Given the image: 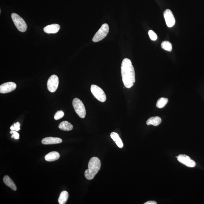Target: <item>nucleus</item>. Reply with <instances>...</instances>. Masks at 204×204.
I'll list each match as a JSON object with an SVG mask.
<instances>
[{"label":"nucleus","instance_id":"obj_1","mask_svg":"<svg viewBox=\"0 0 204 204\" xmlns=\"http://www.w3.org/2000/svg\"><path fill=\"white\" fill-rule=\"evenodd\" d=\"M121 74L125 87L130 88L135 82V72L131 60L128 58L123 60L121 65Z\"/></svg>","mask_w":204,"mask_h":204},{"label":"nucleus","instance_id":"obj_2","mask_svg":"<svg viewBox=\"0 0 204 204\" xmlns=\"http://www.w3.org/2000/svg\"><path fill=\"white\" fill-rule=\"evenodd\" d=\"M101 162L97 157H92L89 161L88 169L86 170L84 175L87 180L93 179L100 169Z\"/></svg>","mask_w":204,"mask_h":204},{"label":"nucleus","instance_id":"obj_3","mask_svg":"<svg viewBox=\"0 0 204 204\" xmlns=\"http://www.w3.org/2000/svg\"><path fill=\"white\" fill-rule=\"evenodd\" d=\"M11 16L13 23L19 31L22 32L26 31L27 27L24 20L19 15L15 13H13Z\"/></svg>","mask_w":204,"mask_h":204},{"label":"nucleus","instance_id":"obj_4","mask_svg":"<svg viewBox=\"0 0 204 204\" xmlns=\"http://www.w3.org/2000/svg\"><path fill=\"white\" fill-rule=\"evenodd\" d=\"M73 107L76 112L82 119L85 118L86 115V110L83 102L80 99L75 98L72 102Z\"/></svg>","mask_w":204,"mask_h":204},{"label":"nucleus","instance_id":"obj_5","mask_svg":"<svg viewBox=\"0 0 204 204\" xmlns=\"http://www.w3.org/2000/svg\"><path fill=\"white\" fill-rule=\"evenodd\" d=\"M91 92L96 99L101 102H104L106 100L105 92L100 87L97 85H92L90 88Z\"/></svg>","mask_w":204,"mask_h":204},{"label":"nucleus","instance_id":"obj_6","mask_svg":"<svg viewBox=\"0 0 204 204\" xmlns=\"http://www.w3.org/2000/svg\"><path fill=\"white\" fill-rule=\"evenodd\" d=\"M109 31V27L107 23L103 24L98 31L94 35L93 41L95 43L103 39L107 36Z\"/></svg>","mask_w":204,"mask_h":204},{"label":"nucleus","instance_id":"obj_7","mask_svg":"<svg viewBox=\"0 0 204 204\" xmlns=\"http://www.w3.org/2000/svg\"><path fill=\"white\" fill-rule=\"evenodd\" d=\"M59 83L58 77L55 75H52L49 78L47 83L48 90L52 93L55 92L58 89Z\"/></svg>","mask_w":204,"mask_h":204},{"label":"nucleus","instance_id":"obj_8","mask_svg":"<svg viewBox=\"0 0 204 204\" xmlns=\"http://www.w3.org/2000/svg\"><path fill=\"white\" fill-rule=\"evenodd\" d=\"M177 158L178 161L188 167H194L196 165L195 162L186 155L180 154Z\"/></svg>","mask_w":204,"mask_h":204},{"label":"nucleus","instance_id":"obj_9","mask_svg":"<svg viewBox=\"0 0 204 204\" xmlns=\"http://www.w3.org/2000/svg\"><path fill=\"white\" fill-rule=\"evenodd\" d=\"M164 17L167 26L169 27H172L174 26L175 23V19L171 10H165L164 12Z\"/></svg>","mask_w":204,"mask_h":204},{"label":"nucleus","instance_id":"obj_10","mask_svg":"<svg viewBox=\"0 0 204 204\" xmlns=\"http://www.w3.org/2000/svg\"><path fill=\"white\" fill-rule=\"evenodd\" d=\"M16 87V84L14 82H6L0 86V93L1 94H6L11 92L14 91Z\"/></svg>","mask_w":204,"mask_h":204},{"label":"nucleus","instance_id":"obj_11","mask_svg":"<svg viewBox=\"0 0 204 204\" xmlns=\"http://www.w3.org/2000/svg\"><path fill=\"white\" fill-rule=\"evenodd\" d=\"M62 140L60 138L49 137L44 138L42 140V143L43 144L48 145L59 144L62 142Z\"/></svg>","mask_w":204,"mask_h":204},{"label":"nucleus","instance_id":"obj_12","mask_svg":"<svg viewBox=\"0 0 204 204\" xmlns=\"http://www.w3.org/2000/svg\"><path fill=\"white\" fill-rule=\"evenodd\" d=\"M60 28V25L57 24H53L48 25L44 28V31L45 33L48 34L56 33L59 31Z\"/></svg>","mask_w":204,"mask_h":204},{"label":"nucleus","instance_id":"obj_13","mask_svg":"<svg viewBox=\"0 0 204 204\" xmlns=\"http://www.w3.org/2000/svg\"><path fill=\"white\" fill-rule=\"evenodd\" d=\"M60 157V153L56 151H53L47 154L45 156V159L47 161H53L57 160Z\"/></svg>","mask_w":204,"mask_h":204},{"label":"nucleus","instance_id":"obj_14","mask_svg":"<svg viewBox=\"0 0 204 204\" xmlns=\"http://www.w3.org/2000/svg\"><path fill=\"white\" fill-rule=\"evenodd\" d=\"M59 129L64 131H70L73 129V126L67 121H63L59 125Z\"/></svg>","mask_w":204,"mask_h":204},{"label":"nucleus","instance_id":"obj_15","mask_svg":"<svg viewBox=\"0 0 204 204\" xmlns=\"http://www.w3.org/2000/svg\"><path fill=\"white\" fill-rule=\"evenodd\" d=\"M3 181L6 186L11 188L12 189L16 191L17 188L14 182L11 180V179L8 175H6L3 178Z\"/></svg>","mask_w":204,"mask_h":204},{"label":"nucleus","instance_id":"obj_16","mask_svg":"<svg viewBox=\"0 0 204 204\" xmlns=\"http://www.w3.org/2000/svg\"><path fill=\"white\" fill-rule=\"evenodd\" d=\"M161 122V119L159 117H152L149 118L146 122L148 125H152L156 126L159 125Z\"/></svg>","mask_w":204,"mask_h":204},{"label":"nucleus","instance_id":"obj_17","mask_svg":"<svg viewBox=\"0 0 204 204\" xmlns=\"http://www.w3.org/2000/svg\"><path fill=\"white\" fill-rule=\"evenodd\" d=\"M110 136L119 148L123 147V144L122 141L117 133L112 132L110 134Z\"/></svg>","mask_w":204,"mask_h":204},{"label":"nucleus","instance_id":"obj_18","mask_svg":"<svg viewBox=\"0 0 204 204\" xmlns=\"http://www.w3.org/2000/svg\"><path fill=\"white\" fill-rule=\"evenodd\" d=\"M69 193L66 191H63L60 194L58 198V202L60 204H65L69 198Z\"/></svg>","mask_w":204,"mask_h":204},{"label":"nucleus","instance_id":"obj_19","mask_svg":"<svg viewBox=\"0 0 204 204\" xmlns=\"http://www.w3.org/2000/svg\"><path fill=\"white\" fill-rule=\"evenodd\" d=\"M168 102V98H161L157 102L156 106L158 108H162L164 107Z\"/></svg>","mask_w":204,"mask_h":204},{"label":"nucleus","instance_id":"obj_20","mask_svg":"<svg viewBox=\"0 0 204 204\" xmlns=\"http://www.w3.org/2000/svg\"><path fill=\"white\" fill-rule=\"evenodd\" d=\"M161 48L163 49L168 52H171L172 50V44L168 41H164L161 44Z\"/></svg>","mask_w":204,"mask_h":204},{"label":"nucleus","instance_id":"obj_21","mask_svg":"<svg viewBox=\"0 0 204 204\" xmlns=\"http://www.w3.org/2000/svg\"><path fill=\"white\" fill-rule=\"evenodd\" d=\"M65 115L64 112L62 110H59L55 113L54 115V119L55 120H58L59 119H62Z\"/></svg>","mask_w":204,"mask_h":204},{"label":"nucleus","instance_id":"obj_22","mask_svg":"<svg viewBox=\"0 0 204 204\" xmlns=\"http://www.w3.org/2000/svg\"><path fill=\"white\" fill-rule=\"evenodd\" d=\"M148 34H149L150 38L151 40L155 41V40H156L157 39L158 37L157 35L152 30H150L148 32Z\"/></svg>","mask_w":204,"mask_h":204},{"label":"nucleus","instance_id":"obj_23","mask_svg":"<svg viewBox=\"0 0 204 204\" xmlns=\"http://www.w3.org/2000/svg\"><path fill=\"white\" fill-rule=\"evenodd\" d=\"M10 134H12L11 138H13L15 139H19V134L17 132V131H15L11 130L10 131Z\"/></svg>","mask_w":204,"mask_h":204},{"label":"nucleus","instance_id":"obj_24","mask_svg":"<svg viewBox=\"0 0 204 204\" xmlns=\"http://www.w3.org/2000/svg\"><path fill=\"white\" fill-rule=\"evenodd\" d=\"M13 125H14L15 127V131H17L20 130V127L21 124H20L19 122H17L16 123H15Z\"/></svg>","mask_w":204,"mask_h":204},{"label":"nucleus","instance_id":"obj_25","mask_svg":"<svg viewBox=\"0 0 204 204\" xmlns=\"http://www.w3.org/2000/svg\"><path fill=\"white\" fill-rule=\"evenodd\" d=\"M157 203L154 201H149L144 203V204H156Z\"/></svg>","mask_w":204,"mask_h":204},{"label":"nucleus","instance_id":"obj_26","mask_svg":"<svg viewBox=\"0 0 204 204\" xmlns=\"http://www.w3.org/2000/svg\"><path fill=\"white\" fill-rule=\"evenodd\" d=\"M10 129L11 130L15 131V127H14V125H12L11 126Z\"/></svg>","mask_w":204,"mask_h":204}]
</instances>
